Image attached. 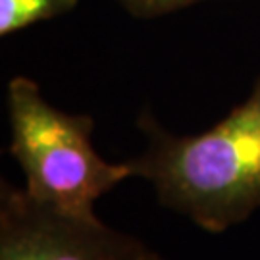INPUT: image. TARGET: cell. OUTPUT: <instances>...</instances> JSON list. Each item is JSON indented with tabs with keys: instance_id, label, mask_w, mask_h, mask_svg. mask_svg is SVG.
<instances>
[{
	"instance_id": "1",
	"label": "cell",
	"mask_w": 260,
	"mask_h": 260,
	"mask_svg": "<svg viewBox=\"0 0 260 260\" xmlns=\"http://www.w3.org/2000/svg\"><path fill=\"white\" fill-rule=\"evenodd\" d=\"M147 149L127 160L158 203L201 230L222 233L260 208V79L214 127L197 135L164 129L149 112L139 118Z\"/></svg>"
},
{
	"instance_id": "2",
	"label": "cell",
	"mask_w": 260,
	"mask_h": 260,
	"mask_svg": "<svg viewBox=\"0 0 260 260\" xmlns=\"http://www.w3.org/2000/svg\"><path fill=\"white\" fill-rule=\"evenodd\" d=\"M10 154L37 203L77 218H99L96 199L133 177L127 162H106L93 147V118L48 103L33 79L16 75L6 89Z\"/></svg>"
},
{
	"instance_id": "3",
	"label": "cell",
	"mask_w": 260,
	"mask_h": 260,
	"mask_svg": "<svg viewBox=\"0 0 260 260\" xmlns=\"http://www.w3.org/2000/svg\"><path fill=\"white\" fill-rule=\"evenodd\" d=\"M149 247L101 218H77L0 185V260H139Z\"/></svg>"
},
{
	"instance_id": "4",
	"label": "cell",
	"mask_w": 260,
	"mask_h": 260,
	"mask_svg": "<svg viewBox=\"0 0 260 260\" xmlns=\"http://www.w3.org/2000/svg\"><path fill=\"white\" fill-rule=\"evenodd\" d=\"M79 0H0V37L74 12Z\"/></svg>"
},
{
	"instance_id": "5",
	"label": "cell",
	"mask_w": 260,
	"mask_h": 260,
	"mask_svg": "<svg viewBox=\"0 0 260 260\" xmlns=\"http://www.w3.org/2000/svg\"><path fill=\"white\" fill-rule=\"evenodd\" d=\"M116 2L133 18L152 19L199 4V2H205V0H116Z\"/></svg>"
},
{
	"instance_id": "6",
	"label": "cell",
	"mask_w": 260,
	"mask_h": 260,
	"mask_svg": "<svg viewBox=\"0 0 260 260\" xmlns=\"http://www.w3.org/2000/svg\"><path fill=\"white\" fill-rule=\"evenodd\" d=\"M139 260H164L162 256H158L156 252H152L150 249H147V251L143 252V256H141Z\"/></svg>"
}]
</instances>
